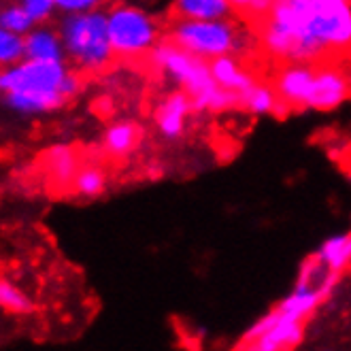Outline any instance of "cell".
Instances as JSON below:
<instances>
[{
  "label": "cell",
  "instance_id": "cell-12",
  "mask_svg": "<svg viewBox=\"0 0 351 351\" xmlns=\"http://www.w3.org/2000/svg\"><path fill=\"white\" fill-rule=\"evenodd\" d=\"M45 171L58 185H73L77 173H79V158L69 145H51L45 156Z\"/></svg>",
  "mask_w": 351,
  "mask_h": 351
},
{
  "label": "cell",
  "instance_id": "cell-5",
  "mask_svg": "<svg viewBox=\"0 0 351 351\" xmlns=\"http://www.w3.org/2000/svg\"><path fill=\"white\" fill-rule=\"evenodd\" d=\"M169 38L179 47L204 60L239 56L252 45V36L228 17L219 19H177Z\"/></svg>",
  "mask_w": 351,
  "mask_h": 351
},
{
  "label": "cell",
  "instance_id": "cell-7",
  "mask_svg": "<svg viewBox=\"0 0 351 351\" xmlns=\"http://www.w3.org/2000/svg\"><path fill=\"white\" fill-rule=\"evenodd\" d=\"M349 92H351V84L341 69H337L332 64L317 66L313 88H311V94H308L304 109L332 111V109L343 105L349 96Z\"/></svg>",
  "mask_w": 351,
  "mask_h": 351
},
{
  "label": "cell",
  "instance_id": "cell-8",
  "mask_svg": "<svg viewBox=\"0 0 351 351\" xmlns=\"http://www.w3.org/2000/svg\"><path fill=\"white\" fill-rule=\"evenodd\" d=\"M315 66L311 62H287L275 77V90L283 102L290 107H306L308 94H311L315 81Z\"/></svg>",
  "mask_w": 351,
  "mask_h": 351
},
{
  "label": "cell",
  "instance_id": "cell-23",
  "mask_svg": "<svg viewBox=\"0 0 351 351\" xmlns=\"http://www.w3.org/2000/svg\"><path fill=\"white\" fill-rule=\"evenodd\" d=\"M102 0H56V7L60 13L71 15V13H88L96 11Z\"/></svg>",
  "mask_w": 351,
  "mask_h": 351
},
{
  "label": "cell",
  "instance_id": "cell-1",
  "mask_svg": "<svg viewBox=\"0 0 351 351\" xmlns=\"http://www.w3.org/2000/svg\"><path fill=\"white\" fill-rule=\"evenodd\" d=\"M266 51L283 62H315L351 49V0H275L260 28Z\"/></svg>",
  "mask_w": 351,
  "mask_h": 351
},
{
  "label": "cell",
  "instance_id": "cell-4",
  "mask_svg": "<svg viewBox=\"0 0 351 351\" xmlns=\"http://www.w3.org/2000/svg\"><path fill=\"white\" fill-rule=\"evenodd\" d=\"M66 60L84 73H98L111 64L115 56L109 36V17L105 11L71 13L58 24Z\"/></svg>",
  "mask_w": 351,
  "mask_h": 351
},
{
  "label": "cell",
  "instance_id": "cell-14",
  "mask_svg": "<svg viewBox=\"0 0 351 351\" xmlns=\"http://www.w3.org/2000/svg\"><path fill=\"white\" fill-rule=\"evenodd\" d=\"M173 9L179 19H219L232 11L228 0H173Z\"/></svg>",
  "mask_w": 351,
  "mask_h": 351
},
{
  "label": "cell",
  "instance_id": "cell-11",
  "mask_svg": "<svg viewBox=\"0 0 351 351\" xmlns=\"http://www.w3.org/2000/svg\"><path fill=\"white\" fill-rule=\"evenodd\" d=\"M26 60L38 62H66V51L58 30L43 24L34 26L26 34Z\"/></svg>",
  "mask_w": 351,
  "mask_h": 351
},
{
  "label": "cell",
  "instance_id": "cell-15",
  "mask_svg": "<svg viewBox=\"0 0 351 351\" xmlns=\"http://www.w3.org/2000/svg\"><path fill=\"white\" fill-rule=\"evenodd\" d=\"M138 141V128L132 121H115L105 130L102 136V147L113 158L128 156Z\"/></svg>",
  "mask_w": 351,
  "mask_h": 351
},
{
  "label": "cell",
  "instance_id": "cell-9",
  "mask_svg": "<svg viewBox=\"0 0 351 351\" xmlns=\"http://www.w3.org/2000/svg\"><path fill=\"white\" fill-rule=\"evenodd\" d=\"M192 111H194V102L183 90L169 94L158 105L156 115H154V121H156V128H158L160 136L164 141L181 138V134L185 130V123H188V117Z\"/></svg>",
  "mask_w": 351,
  "mask_h": 351
},
{
  "label": "cell",
  "instance_id": "cell-16",
  "mask_svg": "<svg viewBox=\"0 0 351 351\" xmlns=\"http://www.w3.org/2000/svg\"><path fill=\"white\" fill-rule=\"evenodd\" d=\"M241 107L247 109L250 113H254V115H268V113L281 115V113L287 111V107H290V105L279 98L275 88L260 84V81H258V84L254 86V90L241 100Z\"/></svg>",
  "mask_w": 351,
  "mask_h": 351
},
{
  "label": "cell",
  "instance_id": "cell-10",
  "mask_svg": "<svg viewBox=\"0 0 351 351\" xmlns=\"http://www.w3.org/2000/svg\"><path fill=\"white\" fill-rule=\"evenodd\" d=\"M209 66H211V73H213V79L217 81V86L239 98V107H241V100L258 84V79L250 71L243 69L237 56H221V58L209 60Z\"/></svg>",
  "mask_w": 351,
  "mask_h": 351
},
{
  "label": "cell",
  "instance_id": "cell-3",
  "mask_svg": "<svg viewBox=\"0 0 351 351\" xmlns=\"http://www.w3.org/2000/svg\"><path fill=\"white\" fill-rule=\"evenodd\" d=\"M149 62L162 77L192 98L194 111L219 113L239 107V98L217 86L209 60L179 47L171 38L158 40V45L149 51Z\"/></svg>",
  "mask_w": 351,
  "mask_h": 351
},
{
  "label": "cell",
  "instance_id": "cell-21",
  "mask_svg": "<svg viewBox=\"0 0 351 351\" xmlns=\"http://www.w3.org/2000/svg\"><path fill=\"white\" fill-rule=\"evenodd\" d=\"M232 11L241 15H252V17H264L271 11L275 0H228Z\"/></svg>",
  "mask_w": 351,
  "mask_h": 351
},
{
  "label": "cell",
  "instance_id": "cell-2",
  "mask_svg": "<svg viewBox=\"0 0 351 351\" xmlns=\"http://www.w3.org/2000/svg\"><path fill=\"white\" fill-rule=\"evenodd\" d=\"M81 81L64 62L22 60L0 73L5 107L17 115H45L64 107L79 94Z\"/></svg>",
  "mask_w": 351,
  "mask_h": 351
},
{
  "label": "cell",
  "instance_id": "cell-20",
  "mask_svg": "<svg viewBox=\"0 0 351 351\" xmlns=\"http://www.w3.org/2000/svg\"><path fill=\"white\" fill-rule=\"evenodd\" d=\"M0 304H3L5 311H9L13 315H26L34 308L30 296L24 294V290H19L15 283H11L7 279L0 283Z\"/></svg>",
  "mask_w": 351,
  "mask_h": 351
},
{
  "label": "cell",
  "instance_id": "cell-17",
  "mask_svg": "<svg viewBox=\"0 0 351 351\" xmlns=\"http://www.w3.org/2000/svg\"><path fill=\"white\" fill-rule=\"evenodd\" d=\"M71 188L81 198H96L105 192L107 177H105V173H102V169H98V167H81Z\"/></svg>",
  "mask_w": 351,
  "mask_h": 351
},
{
  "label": "cell",
  "instance_id": "cell-19",
  "mask_svg": "<svg viewBox=\"0 0 351 351\" xmlns=\"http://www.w3.org/2000/svg\"><path fill=\"white\" fill-rule=\"evenodd\" d=\"M26 60V36L0 28V64L13 66Z\"/></svg>",
  "mask_w": 351,
  "mask_h": 351
},
{
  "label": "cell",
  "instance_id": "cell-22",
  "mask_svg": "<svg viewBox=\"0 0 351 351\" xmlns=\"http://www.w3.org/2000/svg\"><path fill=\"white\" fill-rule=\"evenodd\" d=\"M24 7L28 9L30 17L34 19V24H45L47 19L58 11L56 0H22Z\"/></svg>",
  "mask_w": 351,
  "mask_h": 351
},
{
  "label": "cell",
  "instance_id": "cell-13",
  "mask_svg": "<svg viewBox=\"0 0 351 351\" xmlns=\"http://www.w3.org/2000/svg\"><path fill=\"white\" fill-rule=\"evenodd\" d=\"M315 260L324 266L330 275L341 273L351 262V232H341L326 239L315 254Z\"/></svg>",
  "mask_w": 351,
  "mask_h": 351
},
{
  "label": "cell",
  "instance_id": "cell-18",
  "mask_svg": "<svg viewBox=\"0 0 351 351\" xmlns=\"http://www.w3.org/2000/svg\"><path fill=\"white\" fill-rule=\"evenodd\" d=\"M34 19L30 17L28 9L24 7L22 0H15V3H7L0 11V28L11 30L17 34H28L34 28Z\"/></svg>",
  "mask_w": 351,
  "mask_h": 351
},
{
  "label": "cell",
  "instance_id": "cell-6",
  "mask_svg": "<svg viewBox=\"0 0 351 351\" xmlns=\"http://www.w3.org/2000/svg\"><path fill=\"white\" fill-rule=\"evenodd\" d=\"M109 36L115 56L138 58L149 56L158 45V26L154 19L136 7L121 5L107 13Z\"/></svg>",
  "mask_w": 351,
  "mask_h": 351
}]
</instances>
